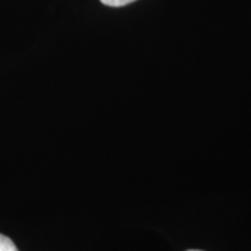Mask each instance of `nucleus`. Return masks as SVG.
Listing matches in <instances>:
<instances>
[{
  "label": "nucleus",
  "instance_id": "nucleus-3",
  "mask_svg": "<svg viewBox=\"0 0 251 251\" xmlns=\"http://www.w3.org/2000/svg\"><path fill=\"white\" fill-rule=\"evenodd\" d=\"M187 251H201V250H187Z\"/></svg>",
  "mask_w": 251,
  "mask_h": 251
},
{
  "label": "nucleus",
  "instance_id": "nucleus-1",
  "mask_svg": "<svg viewBox=\"0 0 251 251\" xmlns=\"http://www.w3.org/2000/svg\"><path fill=\"white\" fill-rule=\"evenodd\" d=\"M0 251H18V249L10 237L0 234Z\"/></svg>",
  "mask_w": 251,
  "mask_h": 251
},
{
  "label": "nucleus",
  "instance_id": "nucleus-2",
  "mask_svg": "<svg viewBox=\"0 0 251 251\" xmlns=\"http://www.w3.org/2000/svg\"><path fill=\"white\" fill-rule=\"evenodd\" d=\"M135 0H100V3H103L105 6H110V7H122L126 4H130Z\"/></svg>",
  "mask_w": 251,
  "mask_h": 251
}]
</instances>
